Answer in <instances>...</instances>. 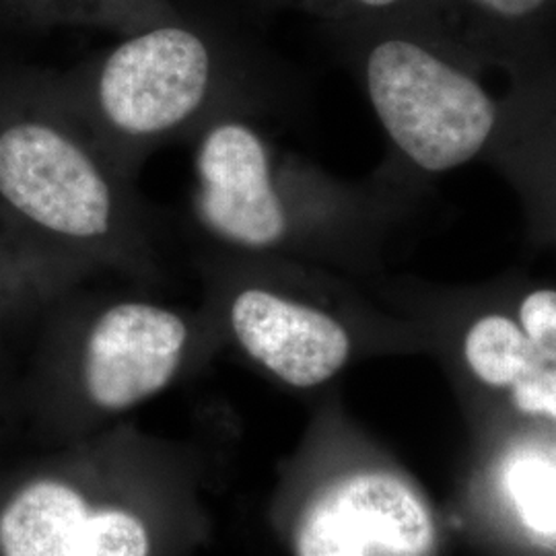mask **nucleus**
Returning <instances> with one entry per match:
<instances>
[{"label":"nucleus","mask_w":556,"mask_h":556,"mask_svg":"<svg viewBox=\"0 0 556 556\" xmlns=\"http://www.w3.org/2000/svg\"><path fill=\"white\" fill-rule=\"evenodd\" d=\"M199 464L135 425L87 435L0 507V556H188L206 540Z\"/></svg>","instance_id":"f257e3e1"},{"label":"nucleus","mask_w":556,"mask_h":556,"mask_svg":"<svg viewBox=\"0 0 556 556\" xmlns=\"http://www.w3.org/2000/svg\"><path fill=\"white\" fill-rule=\"evenodd\" d=\"M0 208L93 275L160 278L153 223L54 77L0 91Z\"/></svg>","instance_id":"f03ea898"},{"label":"nucleus","mask_w":556,"mask_h":556,"mask_svg":"<svg viewBox=\"0 0 556 556\" xmlns=\"http://www.w3.org/2000/svg\"><path fill=\"white\" fill-rule=\"evenodd\" d=\"M60 96L126 178L157 149L194 140L220 116L252 114L256 56L219 27L179 15L54 75Z\"/></svg>","instance_id":"7ed1b4c3"},{"label":"nucleus","mask_w":556,"mask_h":556,"mask_svg":"<svg viewBox=\"0 0 556 556\" xmlns=\"http://www.w3.org/2000/svg\"><path fill=\"white\" fill-rule=\"evenodd\" d=\"M73 293L56 319L50 381L83 438L161 396L223 346L204 305Z\"/></svg>","instance_id":"20e7f679"},{"label":"nucleus","mask_w":556,"mask_h":556,"mask_svg":"<svg viewBox=\"0 0 556 556\" xmlns=\"http://www.w3.org/2000/svg\"><path fill=\"white\" fill-rule=\"evenodd\" d=\"M340 211L344 202L285 157L250 114L213 119L194 139L192 213L217 248L291 260Z\"/></svg>","instance_id":"39448f33"},{"label":"nucleus","mask_w":556,"mask_h":556,"mask_svg":"<svg viewBox=\"0 0 556 556\" xmlns=\"http://www.w3.org/2000/svg\"><path fill=\"white\" fill-rule=\"evenodd\" d=\"M408 21L337 25L361 43L365 89L386 135L406 160L441 174L477 157L495 128V103L478 80L413 34Z\"/></svg>","instance_id":"423d86ee"},{"label":"nucleus","mask_w":556,"mask_h":556,"mask_svg":"<svg viewBox=\"0 0 556 556\" xmlns=\"http://www.w3.org/2000/svg\"><path fill=\"white\" fill-rule=\"evenodd\" d=\"M204 307L231 344L278 383L312 390L338 376L355 340L344 319L299 293L289 258L217 248L202 264Z\"/></svg>","instance_id":"0eeeda50"},{"label":"nucleus","mask_w":556,"mask_h":556,"mask_svg":"<svg viewBox=\"0 0 556 556\" xmlns=\"http://www.w3.org/2000/svg\"><path fill=\"white\" fill-rule=\"evenodd\" d=\"M293 556H425L433 521L417 491L388 470L324 480L289 521Z\"/></svg>","instance_id":"6e6552de"},{"label":"nucleus","mask_w":556,"mask_h":556,"mask_svg":"<svg viewBox=\"0 0 556 556\" xmlns=\"http://www.w3.org/2000/svg\"><path fill=\"white\" fill-rule=\"evenodd\" d=\"M91 277L79 262L46 248L0 208V309L60 301Z\"/></svg>","instance_id":"1a4fd4ad"},{"label":"nucleus","mask_w":556,"mask_h":556,"mask_svg":"<svg viewBox=\"0 0 556 556\" xmlns=\"http://www.w3.org/2000/svg\"><path fill=\"white\" fill-rule=\"evenodd\" d=\"M464 355L475 376L493 388H514L546 365L521 326L505 316H484L472 324Z\"/></svg>","instance_id":"9d476101"},{"label":"nucleus","mask_w":556,"mask_h":556,"mask_svg":"<svg viewBox=\"0 0 556 556\" xmlns=\"http://www.w3.org/2000/svg\"><path fill=\"white\" fill-rule=\"evenodd\" d=\"M21 7L52 23L85 25L128 36L181 15L172 0H20Z\"/></svg>","instance_id":"9b49d317"},{"label":"nucleus","mask_w":556,"mask_h":556,"mask_svg":"<svg viewBox=\"0 0 556 556\" xmlns=\"http://www.w3.org/2000/svg\"><path fill=\"white\" fill-rule=\"evenodd\" d=\"M505 486L523 523L542 536H556V464L538 454L514 457Z\"/></svg>","instance_id":"f8f14e48"},{"label":"nucleus","mask_w":556,"mask_h":556,"mask_svg":"<svg viewBox=\"0 0 556 556\" xmlns=\"http://www.w3.org/2000/svg\"><path fill=\"white\" fill-rule=\"evenodd\" d=\"M268 9H301L319 15L330 23L379 20V17H410L422 0H258Z\"/></svg>","instance_id":"ddd939ff"},{"label":"nucleus","mask_w":556,"mask_h":556,"mask_svg":"<svg viewBox=\"0 0 556 556\" xmlns=\"http://www.w3.org/2000/svg\"><path fill=\"white\" fill-rule=\"evenodd\" d=\"M521 330L546 363H556V291L540 289L523 299L519 307Z\"/></svg>","instance_id":"4468645a"},{"label":"nucleus","mask_w":556,"mask_h":556,"mask_svg":"<svg viewBox=\"0 0 556 556\" xmlns=\"http://www.w3.org/2000/svg\"><path fill=\"white\" fill-rule=\"evenodd\" d=\"M477 15L509 29L530 27L542 20L556 0H464Z\"/></svg>","instance_id":"2eb2a0df"},{"label":"nucleus","mask_w":556,"mask_h":556,"mask_svg":"<svg viewBox=\"0 0 556 556\" xmlns=\"http://www.w3.org/2000/svg\"><path fill=\"white\" fill-rule=\"evenodd\" d=\"M514 402L521 413L556 418V363H546L514 388Z\"/></svg>","instance_id":"dca6fc26"}]
</instances>
